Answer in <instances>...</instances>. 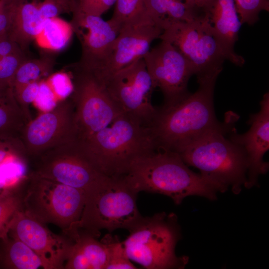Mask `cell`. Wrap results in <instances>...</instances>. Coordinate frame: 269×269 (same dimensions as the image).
Listing matches in <instances>:
<instances>
[{
  "instance_id": "cell-1",
  "label": "cell",
  "mask_w": 269,
  "mask_h": 269,
  "mask_svg": "<svg viewBox=\"0 0 269 269\" xmlns=\"http://www.w3.org/2000/svg\"><path fill=\"white\" fill-rule=\"evenodd\" d=\"M136 192L159 193L180 204L186 197L215 200L219 188L191 170L175 152L156 149L135 158L122 176Z\"/></svg>"
},
{
  "instance_id": "cell-2",
  "label": "cell",
  "mask_w": 269,
  "mask_h": 269,
  "mask_svg": "<svg viewBox=\"0 0 269 269\" xmlns=\"http://www.w3.org/2000/svg\"><path fill=\"white\" fill-rule=\"evenodd\" d=\"M217 78L197 81L199 87L193 94L157 109L149 126L157 149L178 153L197 138L223 123L218 121L213 95Z\"/></svg>"
},
{
  "instance_id": "cell-3",
  "label": "cell",
  "mask_w": 269,
  "mask_h": 269,
  "mask_svg": "<svg viewBox=\"0 0 269 269\" xmlns=\"http://www.w3.org/2000/svg\"><path fill=\"white\" fill-rule=\"evenodd\" d=\"M237 120L236 115L228 117L220 127L197 138L178 153L187 165L198 169L200 174L216 184L221 192L230 187L238 194L247 180L245 153L225 136Z\"/></svg>"
},
{
  "instance_id": "cell-4",
  "label": "cell",
  "mask_w": 269,
  "mask_h": 269,
  "mask_svg": "<svg viewBox=\"0 0 269 269\" xmlns=\"http://www.w3.org/2000/svg\"><path fill=\"white\" fill-rule=\"evenodd\" d=\"M75 142L95 167L110 177L122 176L135 158L156 149L149 128L125 113Z\"/></svg>"
},
{
  "instance_id": "cell-5",
  "label": "cell",
  "mask_w": 269,
  "mask_h": 269,
  "mask_svg": "<svg viewBox=\"0 0 269 269\" xmlns=\"http://www.w3.org/2000/svg\"><path fill=\"white\" fill-rule=\"evenodd\" d=\"M137 193L122 176H107L85 193L82 215L74 226L95 238L102 229L128 230L142 217L136 206Z\"/></svg>"
},
{
  "instance_id": "cell-6",
  "label": "cell",
  "mask_w": 269,
  "mask_h": 269,
  "mask_svg": "<svg viewBox=\"0 0 269 269\" xmlns=\"http://www.w3.org/2000/svg\"><path fill=\"white\" fill-rule=\"evenodd\" d=\"M123 242L129 259L146 269H182L187 257H179L175 248L180 231L175 214L157 213L142 217L130 228Z\"/></svg>"
},
{
  "instance_id": "cell-7",
  "label": "cell",
  "mask_w": 269,
  "mask_h": 269,
  "mask_svg": "<svg viewBox=\"0 0 269 269\" xmlns=\"http://www.w3.org/2000/svg\"><path fill=\"white\" fill-rule=\"evenodd\" d=\"M85 200L84 191L34 172L27 178L23 211L44 224L58 226L63 231L79 220Z\"/></svg>"
},
{
  "instance_id": "cell-8",
  "label": "cell",
  "mask_w": 269,
  "mask_h": 269,
  "mask_svg": "<svg viewBox=\"0 0 269 269\" xmlns=\"http://www.w3.org/2000/svg\"><path fill=\"white\" fill-rule=\"evenodd\" d=\"M159 39L175 47L193 68L197 81L217 78L227 56L210 27L200 15L188 22L174 23L164 29Z\"/></svg>"
},
{
  "instance_id": "cell-9",
  "label": "cell",
  "mask_w": 269,
  "mask_h": 269,
  "mask_svg": "<svg viewBox=\"0 0 269 269\" xmlns=\"http://www.w3.org/2000/svg\"><path fill=\"white\" fill-rule=\"evenodd\" d=\"M72 94L74 141L80 142L110 126L124 113L90 72L76 67Z\"/></svg>"
},
{
  "instance_id": "cell-10",
  "label": "cell",
  "mask_w": 269,
  "mask_h": 269,
  "mask_svg": "<svg viewBox=\"0 0 269 269\" xmlns=\"http://www.w3.org/2000/svg\"><path fill=\"white\" fill-rule=\"evenodd\" d=\"M104 86L124 113L149 126L157 112L151 101L155 87L143 58L119 71Z\"/></svg>"
},
{
  "instance_id": "cell-11",
  "label": "cell",
  "mask_w": 269,
  "mask_h": 269,
  "mask_svg": "<svg viewBox=\"0 0 269 269\" xmlns=\"http://www.w3.org/2000/svg\"><path fill=\"white\" fill-rule=\"evenodd\" d=\"M34 172L38 175L85 192L108 176L101 173L73 140L40 155Z\"/></svg>"
},
{
  "instance_id": "cell-12",
  "label": "cell",
  "mask_w": 269,
  "mask_h": 269,
  "mask_svg": "<svg viewBox=\"0 0 269 269\" xmlns=\"http://www.w3.org/2000/svg\"><path fill=\"white\" fill-rule=\"evenodd\" d=\"M143 59L155 88L163 94L164 104L175 103L189 93L187 84L194 74L193 68L172 44L161 40Z\"/></svg>"
},
{
  "instance_id": "cell-13",
  "label": "cell",
  "mask_w": 269,
  "mask_h": 269,
  "mask_svg": "<svg viewBox=\"0 0 269 269\" xmlns=\"http://www.w3.org/2000/svg\"><path fill=\"white\" fill-rule=\"evenodd\" d=\"M71 22L82 46V55L78 68L95 73L107 58L121 27L111 19L106 21L101 16L82 11L75 1Z\"/></svg>"
},
{
  "instance_id": "cell-14",
  "label": "cell",
  "mask_w": 269,
  "mask_h": 269,
  "mask_svg": "<svg viewBox=\"0 0 269 269\" xmlns=\"http://www.w3.org/2000/svg\"><path fill=\"white\" fill-rule=\"evenodd\" d=\"M74 106L60 101L52 110L44 112L22 129L21 143L25 153L40 155L74 139Z\"/></svg>"
},
{
  "instance_id": "cell-15",
  "label": "cell",
  "mask_w": 269,
  "mask_h": 269,
  "mask_svg": "<svg viewBox=\"0 0 269 269\" xmlns=\"http://www.w3.org/2000/svg\"><path fill=\"white\" fill-rule=\"evenodd\" d=\"M6 236L18 239L30 247L40 258L44 269H62L71 245L63 233L57 235L23 210L15 215L7 227Z\"/></svg>"
},
{
  "instance_id": "cell-16",
  "label": "cell",
  "mask_w": 269,
  "mask_h": 269,
  "mask_svg": "<svg viewBox=\"0 0 269 269\" xmlns=\"http://www.w3.org/2000/svg\"><path fill=\"white\" fill-rule=\"evenodd\" d=\"M162 31L152 21L123 25L103 66L91 73L104 86L119 71L143 58L150 49L152 42L159 38Z\"/></svg>"
},
{
  "instance_id": "cell-17",
  "label": "cell",
  "mask_w": 269,
  "mask_h": 269,
  "mask_svg": "<svg viewBox=\"0 0 269 269\" xmlns=\"http://www.w3.org/2000/svg\"><path fill=\"white\" fill-rule=\"evenodd\" d=\"M260 106L259 112L250 116V128L247 132L238 134L235 127L229 132V139L243 149L247 158V188L256 185L259 175L266 174L269 168V163L264 160L269 149V92L264 95Z\"/></svg>"
},
{
  "instance_id": "cell-18",
  "label": "cell",
  "mask_w": 269,
  "mask_h": 269,
  "mask_svg": "<svg viewBox=\"0 0 269 269\" xmlns=\"http://www.w3.org/2000/svg\"><path fill=\"white\" fill-rule=\"evenodd\" d=\"M202 16L222 46L228 60L237 66H242L245 60L236 54L234 49L242 25L234 0H214Z\"/></svg>"
},
{
  "instance_id": "cell-19",
  "label": "cell",
  "mask_w": 269,
  "mask_h": 269,
  "mask_svg": "<svg viewBox=\"0 0 269 269\" xmlns=\"http://www.w3.org/2000/svg\"><path fill=\"white\" fill-rule=\"evenodd\" d=\"M71 245L64 265L66 269H105L109 259L107 247L87 233L72 227L63 231Z\"/></svg>"
},
{
  "instance_id": "cell-20",
  "label": "cell",
  "mask_w": 269,
  "mask_h": 269,
  "mask_svg": "<svg viewBox=\"0 0 269 269\" xmlns=\"http://www.w3.org/2000/svg\"><path fill=\"white\" fill-rule=\"evenodd\" d=\"M45 20L37 2L17 0L7 34L22 48L26 43L33 40Z\"/></svg>"
},
{
  "instance_id": "cell-21",
  "label": "cell",
  "mask_w": 269,
  "mask_h": 269,
  "mask_svg": "<svg viewBox=\"0 0 269 269\" xmlns=\"http://www.w3.org/2000/svg\"><path fill=\"white\" fill-rule=\"evenodd\" d=\"M148 12L153 21L163 30L179 22H188L200 14L185 0H145Z\"/></svg>"
},
{
  "instance_id": "cell-22",
  "label": "cell",
  "mask_w": 269,
  "mask_h": 269,
  "mask_svg": "<svg viewBox=\"0 0 269 269\" xmlns=\"http://www.w3.org/2000/svg\"><path fill=\"white\" fill-rule=\"evenodd\" d=\"M73 32L71 22L56 16L45 20L33 40L43 49L58 51L67 46Z\"/></svg>"
},
{
  "instance_id": "cell-23",
  "label": "cell",
  "mask_w": 269,
  "mask_h": 269,
  "mask_svg": "<svg viewBox=\"0 0 269 269\" xmlns=\"http://www.w3.org/2000/svg\"><path fill=\"white\" fill-rule=\"evenodd\" d=\"M2 240L5 244L4 263L6 267L13 269H44L40 258L23 242L8 236Z\"/></svg>"
},
{
  "instance_id": "cell-24",
  "label": "cell",
  "mask_w": 269,
  "mask_h": 269,
  "mask_svg": "<svg viewBox=\"0 0 269 269\" xmlns=\"http://www.w3.org/2000/svg\"><path fill=\"white\" fill-rule=\"evenodd\" d=\"M27 176L17 184L0 191V239L6 236L8 226L23 210V197Z\"/></svg>"
},
{
  "instance_id": "cell-25",
  "label": "cell",
  "mask_w": 269,
  "mask_h": 269,
  "mask_svg": "<svg viewBox=\"0 0 269 269\" xmlns=\"http://www.w3.org/2000/svg\"><path fill=\"white\" fill-rule=\"evenodd\" d=\"M111 18L121 28L124 25L152 20L145 0H117Z\"/></svg>"
},
{
  "instance_id": "cell-26",
  "label": "cell",
  "mask_w": 269,
  "mask_h": 269,
  "mask_svg": "<svg viewBox=\"0 0 269 269\" xmlns=\"http://www.w3.org/2000/svg\"><path fill=\"white\" fill-rule=\"evenodd\" d=\"M49 61L33 59L24 61L18 68L12 84L14 94L28 84L39 81L43 76L48 74L51 65Z\"/></svg>"
},
{
  "instance_id": "cell-27",
  "label": "cell",
  "mask_w": 269,
  "mask_h": 269,
  "mask_svg": "<svg viewBox=\"0 0 269 269\" xmlns=\"http://www.w3.org/2000/svg\"><path fill=\"white\" fill-rule=\"evenodd\" d=\"M101 241L105 244L109 252V259L105 269H137L128 257L123 243L118 238L107 234Z\"/></svg>"
},
{
  "instance_id": "cell-28",
  "label": "cell",
  "mask_w": 269,
  "mask_h": 269,
  "mask_svg": "<svg viewBox=\"0 0 269 269\" xmlns=\"http://www.w3.org/2000/svg\"><path fill=\"white\" fill-rule=\"evenodd\" d=\"M24 160L11 159L0 163V191L20 182L26 176Z\"/></svg>"
},
{
  "instance_id": "cell-29",
  "label": "cell",
  "mask_w": 269,
  "mask_h": 269,
  "mask_svg": "<svg viewBox=\"0 0 269 269\" xmlns=\"http://www.w3.org/2000/svg\"><path fill=\"white\" fill-rule=\"evenodd\" d=\"M242 24L252 25L259 18L261 11H269V0H234Z\"/></svg>"
},
{
  "instance_id": "cell-30",
  "label": "cell",
  "mask_w": 269,
  "mask_h": 269,
  "mask_svg": "<svg viewBox=\"0 0 269 269\" xmlns=\"http://www.w3.org/2000/svg\"><path fill=\"white\" fill-rule=\"evenodd\" d=\"M1 101L0 98V132L6 131L12 125L21 133L27 120L21 106L19 104L6 106Z\"/></svg>"
},
{
  "instance_id": "cell-31",
  "label": "cell",
  "mask_w": 269,
  "mask_h": 269,
  "mask_svg": "<svg viewBox=\"0 0 269 269\" xmlns=\"http://www.w3.org/2000/svg\"><path fill=\"white\" fill-rule=\"evenodd\" d=\"M26 58L21 50L5 56L0 59V89L12 88L15 73L21 64Z\"/></svg>"
},
{
  "instance_id": "cell-32",
  "label": "cell",
  "mask_w": 269,
  "mask_h": 269,
  "mask_svg": "<svg viewBox=\"0 0 269 269\" xmlns=\"http://www.w3.org/2000/svg\"><path fill=\"white\" fill-rule=\"evenodd\" d=\"M46 80L59 101L65 100L72 95L74 89L71 75L67 72H57L49 75Z\"/></svg>"
},
{
  "instance_id": "cell-33",
  "label": "cell",
  "mask_w": 269,
  "mask_h": 269,
  "mask_svg": "<svg viewBox=\"0 0 269 269\" xmlns=\"http://www.w3.org/2000/svg\"><path fill=\"white\" fill-rule=\"evenodd\" d=\"M59 102L46 79L41 80L38 93L34 101L37 107L43 113L47 112L54 109Z\"/></svg>"
},
{
  "instance_id": "cell-34",
  "label": "cell",
  "mask_w": 269,
  "mask_h": 269,
  "mask_svg": "<svg viewBox=\"0 0 269 269\" xmlns=\"http://www.w3.org/2000/svg\"><path fill=\"white\" fill-rule=\"evenodd\" d=\"M117 0H77L79 8L87 14L101 16Z\"/></svg>"
},
{
  "instance_id": "cell-35",
  "label": "cell",
  "mask_w": 269,
  "mask_h": 269,
  "mask_svg": "<svg viewBox=\"0 0 269 269\" xmlns=\"http://www.w3.org/2000/svg\"><path fill=\"white\" fill-rule=\"evenodd\" d=\"M40 13L45 19L58 16L62 11H71L69 6L59 0H43L38 3Z\"/></svg>"
},
{
  "instance_id": "cell-36",
  "label": "cell",
  "mask_w": 269,
  "mask_h": 269,
  "mask_svg": "<svg viewBox=\"0 0 269 269\" xmlns=\"http://www.w3.org/2000/svg\"><path fill=\"white\" fill-rule=\"evenodd\" d=\"M39 81L33 82L28 84L15 94V96L22 109L23 105L25 106L34 102L38 93Z\"/></svg>"
},
{
  "instance_id": "cell-37",
  "label": "cell",
  "mask_w": 269,
  "mask_h": 269,
  "mask_svg": "<svg viewBox=\"0 0 269 269\" xmlns=\"http://www.w3.org/2000/svg\"><path fill=\"white\" fill-rule=\"evenodd\" d=\"M20 50V47L7 34L0 35V59Z\"/></svg>"
},
{
  "instance_id": "cell-38",
  "label": "cell",
  "mask_w": 269,
  "mask_h": 269,
  "mask_svg": "<svg viewBox=\"0 0 269 269\" xmlns=\"http://www.w3.org/2000/svg\"><path fill=\"white\" fill-rule=\"evenodd\" d=\"M193 9L201 14L212 4L214 0H185Z\"/></svg>"
},
{
  "instance_id": "cell-39",
  "label": "cell",
  "mask_w": 269,
  "mask_h": 269,
  "mask_svg": "<svg viewBox=\"0 0 269 269\" xmlns=\"http://www.w3.org/2000/svg\"><path fill=\"white\" fill-rule=\"evenodd\" d=\"M13 158L23 159V156L20 154L7 150L5 147L0 146V163Z\"/></svg>"
},
{
  "instance_id": "cell-40",
  "label": "cell",
  "mask_w": 269,
  "mask_h": 269,
  "mask_svg": "<svg viewBox=\"0 0 269 269\" xmlns=\"http://www.w3.org/2000/svg\"><path fill=\"white\" fill-rule=\"evenodd\" d=\"M67 6L72 7L74 0H59Z\"/></svg>"
}]
</instances>
